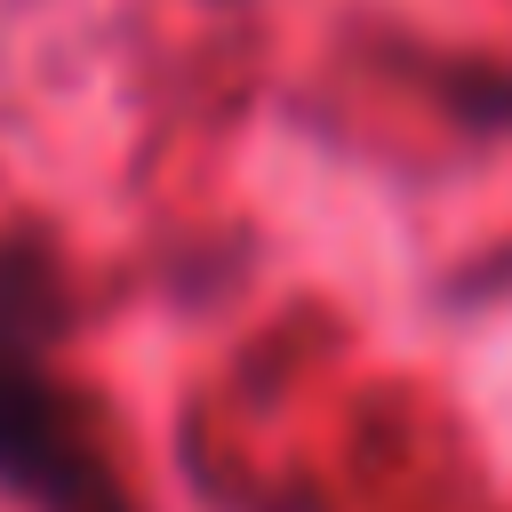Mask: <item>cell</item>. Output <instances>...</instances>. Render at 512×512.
<instances>
[{
    "label": "cell",
    "instance_id": "1",
    "mask_svg": "<svg viewBox=\"0 0 512 512\" xmlns=\"http://www.w3.org/2000/svg\"><path fill=\"white\" fill-rule=\"evenodd\" d=\"M64 272L32 232L0 240V496L24 512H136L88 392L64 376Z\"/></svg>",
    "mask_w": 512,
    "mask_h": 512
}]
</instances>
